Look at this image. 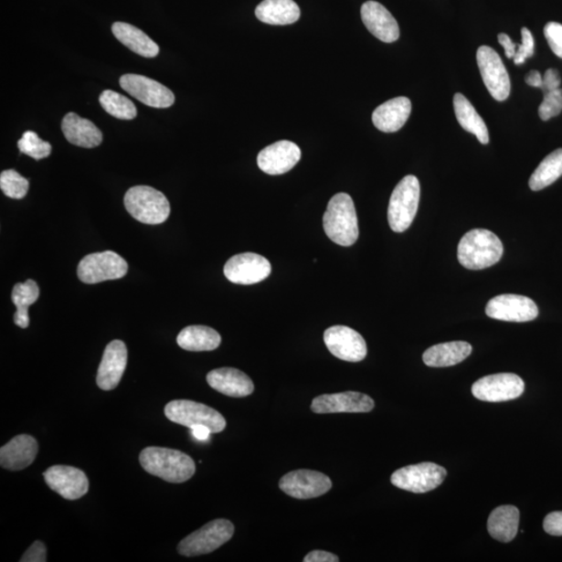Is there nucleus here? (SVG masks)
<instances>
[{"mask_svg": "<svg viewBox=\"0 0 562 562\" xmlns=\"http://www.w3.org/2000/svg\"><path fill=\"white\" fill-rule=\"evenodd\" d=\"M0 187L5 196L13 199H22L27 196L29 183L17 171L5 170L0 175Z\"/></svg>", "mask_w": 562, "mask_h": 562, "instance_id": "f704fd0d", "label": "nucleus"}, {"mask_svg": "<svg viewBox=\"0 0 562 562\" xmlns=\"http://www.w3.org/2000/svg\"><path fill=\"white\" fill-rule=\"evenodd\" d=\"M39 295V287L32 280H28L24 283L15 284L12 292V302L17 307V311L14 314L15 324L20 328L28 327V307L37 302Z\"/></svg>", "mask_w": 562, "mask_h": 562, "instance_id": "2f4dec72", "label": "nucleus"}, {"mask_svg": "<svg viewBox=\"0 0 562 562\" xmlns=\"http://www.w3.org/2000/svg\"><path fill=\"white\" fill-rule=\"evenodd\" d=\"M477 64L485 87L494 100L504 101L511 94V80L496 50L481 47L477 50Z\"/></svg>", "mask_w": 562, "mask_h": 562, "instance_id": "9b49d317", "label": "nucleus"}, {"mask_svg": "<svg viewBox=\"0 0 562 562\" xmlns=\"http://www.w3.org/2000/svg\"><path fill=\"white\" fill-rule=\"evenodd\" d=\"M535 54V39L528 28H522V43L516 44V51L514 57L515 65H522L527 58Z\"/></svg>", "mask_w": 562, "mask_h": 562, "instance_id": "4c0bfd02", "label": "nucleus"}, {"mask_svg": "<svg viewBox=\"0 0 562 562\" xmlns=\"http://www.w3.org/2000/svg\"><path fill=\"white\" fill-rule=\"evenodd\" d=\"M192 433L195 439L198 440H207L209 436H211V430L207 429V427L199 426L196 429H192Z\"/></svg>", "mask_w": 562, "mask_h": 562, "instance_id": "49530a36", "label": "nucleus"}, {"mask_svg": "<svg viewBox=\"0 0 562 562\" xmlns=\"http://www.w3.org/2000/svg\"><path fill=\"white\" fill-rule=\"evenodd\" d=\"M375 407L368 395L358 392H344L322 395L314 398L312 410L316 414H336V412H369Z\"/></svg>", "mask_w": 562, "mask_h": 562, "instance_id": "6ab92c4d", "label": "nucleus"}, {"mask_svg": "<svg viewBox=\"0 0 562 562\" xmlns=\"http://www.w3.org/2000/svg\"><path fill=\"white\" fill-rule=\"evenodd\" d=\"M544 34L554 54L562 58V25L549 22L544 28Z\"/></svg>", "mask_w": 562, "mask_h": 562, "instance_id": "58836bf2", "label": "nucleus"}, {"mask_svg": "<svg viewBox=\"0 0 562 562\" xmlns=\"http://www.w3.org/2000/svg\"><path fill=\"white\" fill-rule=\"evenodd\" d=\"M504 256V244L493 232L472 229L459 245L457 257L461 265L469 270H482L496 265Z\"/></svg>", "mask_w": 562, "mask_h": 562, "instance_id": "f03ea898", "label": "nucleus"}, {"mask_svg": "<svg viewBox=\"0 0 562 562\" xmlns=\"http://www.w3.org/2000/svg\"><path fill=\"white\" fill-rule=\"evenodd\" d=\"M257 17L271 26L293 25L300 18V9L294 0H264L256 10Z\"/></svg>", "mask_w": 562, "mask_h": 562, "instance_id": "bb28decb", "label": "nucleus"}, {"mask_svg": "<svg viewBox=\"0 0 562 562\" xmlns=\"http://www.w3.org/2000/svg\"><path fill=\"white\" fill-rule=\"evenodd\" d=\"M271 271V264L266 258L251 252L237 254L224 266L225 277L232 283L244 286L265 281Z\"/></svg>", "mask_w": 562, "mask_h": 562, "instance_id": "4468645a", "label": "nucleus"}, {"mask_svg": "<svg viewBox=\"0 0 562 562\" xmlns=\"http://www.w3.org/2000/svg\"><path fill=\"white\" fill-rule=\"evenodd\" d=\"M18 148L22 154L39 161L48 157L51 154V145L48 142L42 141L34 132L28 131L18 141Z\"/></svg>", "mask_w": 562, "mask_h": 562, "instance_id": "c9c22d12", "label": "nucleus"}, {"mask_svg": "<svg viewBox=\"0 0 562 562\" xmlns=\"http://www.w3.org/2000/svg\"><path fill=\"white\" fill-rule=\"evenodd\" d=\"M43 476L50 489L67 500H78L89 491L87 475L74 467L52 466Z\"/></svg>", "mask_w": 562, "mask_h": 562, "instance_id": "f3484780", "label": "nucleus"}, {"mask_svg": "<svg viewBox=\"0 0 562 562\" xmlns=\"http://www.w3.org/2000/svg\"><path fill=\"white\" fill-rule=\"evenodd\" d=\"M129 270L127 261L114 251L89 254L80 261L78 276L88 284L122 279Z\"/></svg>", "mask_w": 562, "mask_h": 562, "instance_id": "6e6552de", "label": "nucleus"}, {"mask_svg": "<svg viewBox=\"0 0 562 562\" xmlns=\"http://www.w3.org/2000/svg\"><path fill=\"white\" fill-rule=\"evenodd\" d=\"M453 106L457 122H460L462 129L475 134L482 144L489 143V130H487L483 119L478 114L473 104L466 99V96L456 93L454 95Z\"/></svg>", "mask_w": 562, "mask_h": 562, "instance_id": "c756f323", "label": "nucleus"}, {"mask_svg": "<svg viewBox=\"0 0 562 562\" xmlns=\"http://www.w3.org/2000/svg\"><path fill=\"white\" fill-rule=\"evenodd\" d=\"M21 562H47L48 552L47 546L40 542L36 541L20 559Z\"/></svg>", "mask_w": 562, "mask_h": 562, "instance_id": "ea45409f", "label": "nucleus"}, {"mask_svg": "<svg viewBox=\"0 0 562 562\" xmlns=\"http://www.w3.org/2000/svg\"><path fill=\"white\" fill-rule=\"evenodd\" d=\"M324 343L332 355L345 362H362L368 354L364 337L348 326L328 328L324 333Z\"/></svg>", "mask_w": 562, "mask_h": 562, "instance_id": "2eb2a0df", "label": "nucleus"}, {"mask_svg": "<svg viewBox=\"0 0 562 562\" xmlns=\"http://www.w3.org/2000/svg\"><path fill=\"white\" fill-rule=\"evenodd\" d=\"M446 476L445 468L437 463L422 462L396 471L391 477V482L398 489L423 493L436 490L443 483Z\"/></svg>", "mask_w": 562, "mask_h": 562, "instance_id": "1a4fd4ad", "label": "nucleus"}, {"mask_svg": "<svg viewBox=\"0 0 562 562\" xmlns=\"http://www.w3.org/2000/svg\"><path fill=\"white\" fill-rule=\"evenodd\" d=\"M120 86L134 99L148 107L167 109L175 101L174 92L159 81L143 75L125 74L120 79Z\"/></svg>", "mask_w": 562, "mask_h": 562, "instance_id": "f8f14e48", "label": "nucleus"}, {"mask_svg": "<svg viewBox=\"0 0 562 562\" xmlns=\"http://www.w3.org/2000/svg\"><path fill=\"white\" fill-rule=\"evenodd\" d=\"M361 14L366 27L380 41L393 43L399 39V26L386 6L376 2H366L362 5Z\"/></svg>", "mask_w": 562, "mask_h": 562, "instance_id": "412c9836", "label": "nucleus"}, {"mask_svg": "<svg viewBox=\"0 0 562 562\" xmlns=\"http://www.w3.org/2000/svg\"><path fill=\"white\" fill-rule=\"evenodd\" d=\"M411 112V102L408 97H397L374 111L373 123L384 133H395L407 123Z\"/></svg>", "mask_w": 562, "mask_h": 562, "instance_id": "b1692460", "label": "nucleus"}, {"mask_svg": "<svg viewBox=\"0 0 562 562\" xmlns=\"http://www.w3.org/2000/svg\"><path fill=\"white\" fill-rule=\"evenodd\" d=\"M207 384L223 395L242 398L254 391V385L249 375L234 368L216 369L207 374Z\"/></svg>", "mask_w": 562, "mask_h": 562, "instance_id": "5701e85b", "label": "nucleus"}, {"mask_svg": "<svg viewBox=\"0 0 562 562\" xmlns=\"http://www.w3.org/2000/svg\"><path fill=\"white\" fill-rule=\"evenodd\" d=\"M100 102L110 115L122 120H133L137 117V109L127 97L111 90H106L100 96Z\"/></svg>", "mask_w": 562, "mask_h": 562, "instance_id": "72a5a7b5", "label": "nucleus"}, {"mask_svg": "<svg viewBox=\"0 0 562 562\" xmlns=\"http://www.w3.org/2000/svg\"><path fill=\"white\" fill-rule=\"evenodd\" d=\"M126 211L141 223L157 225L168 219L171 207L163 193L152 186H133L124 196Z\"/></svg>", "mask_w": 562, "mask_h": 562, "instance_id": "20e7f679", "label": "nucleus"}, {"mask_svg": "<svg viewBox=\"0 0 562 562\" xmlns=\"http://www.w3.org/2000/svg\"><path fill=\"white\" fill-rule=\"evenodd\" d=\"M485 313L492 319L506 322H529L538 316L537 305L526 296L504 294L490 300Z\"/></svg>", "mask_w": 562, "mask_h": 562, "instance_id": "dca6fc26", "label": "nucleus"}, {"mask_svg": "<svg viewBox=\"0 0 562 562\" xmlns=\"http://www.w3.org/2000/svg\"><path fill=\"white\" fill-rule=\"evenodd\" d=\"M562 175V148L546 155L529 179L532 191H541Z\"/></svg>", "mask_w": 562, "mask_h": 562, "instance_id": "473e14b6", "label": "nucleus"}, {"mask_svg": "<svg viewBox=\"0 0 562 562\" xmlns=\"http://www.w3.org/2000/svg\"><path fill=\"white\" fill-rule=\"evenodd\" d=\"M544 529L546 534L562 536V512L551 513L546 516Z\"/></svg>", "mask_w": 562, "mask_h": 562, "instance_id": "a19ab883", "label": "nucleus"}, {"mask_svg": "<svg viewBox=\"0 0 562 562\" xmlns=\"http://www.w3.org/2000/svg\"><path fill=\"white\" fill-rule=\"evenodd\" d=\"M498 41L502 45V48L505 50V56L508 58H514L516 51V43L514 44L511 39V37L506 34H500L498 36Z\"/></svg>", "mask_w": 562, "mask_h": 562, "instance_id": "c03bdc74", "label": "nucleus"}, {"mask_svg": "<svg viewBox=\"0 0 562 562\" xmlns=\"http://www.w3.org/2000/svg\"><path fill=\"white\" fill-rule=\"evenodd\" d=\"M127 365V348L122 341L111 342L97 372V386L103 391H111L122 381Z\"/></svg>", "mask_w": 562, "mask_h": 562, "instance_id": "aec40b11", "label": "nucleus"}, {"mask_svg": "<svg viewBox=\"0 0 562 562\" xmlns=\"http://www.w3.org/2000/svg\"><path fill=\"white\" fill-rule=\"evenodd\" d=\"M525 389L523 379L513 373L489 375L475 382L472 394L485 402H504L519 398Z\"/></svg>", "mask_w": 562, "mask_h": 562, "instance_id": "9d476101", "label": "nucleus"}, {"mask_svg": "<svg viewBox=\"0 0 562 562\" xmlns=\"http://www.w3.org/2000/svg\"><path fill=\"white\" fill-rule=\"evenodd\" d=\"M235 534V526L228 520L218 519L205 525L179 543L177 551L186 557L205 556L227 544Z\"/></svg>", "mask_w": 562, "mask_h": 562, "instance_id": "423d86ee", "label": "nucleus"}, {"mask_svg": "<svg viewBox=\"0 0 562 562\" xmlns=\"http://www.w3.org/2000/svg\"><path fill=\"white\" fill-rule=\"evenodd\" d=\"M302 159V150L293 142H276L261 150L258 156L260 169L270 175H281L293 169Z\"/></svg>", "mask_w": 562, "mask_h": 562, "instance_id": "a211bd4d", "label": "nucleus"}, {"mask_svg": "<svg viewBox=\"0 0 562 562\" xmlns=\"http://www.w3.org/2000/svg\"><path fill=\"white\" fill-rule=\"evenodd\" d=\"M561 84L560 75L557 69H548L543 77L542 90L544 94L556 91Z\"/></svg>", "mask_w": 562, "mask_h": 562, "instance_id": "79ce46f5", "label": "nucleus"}, {"mask_svg": "<svg viewBox=\"0 0 562 562\" xmlns=\"http://www.w3.org/2000/svg\"><path fill=\"white\" fill-rule=\"evenodd\" d=\"M62 131L67 141L75 146L94 148L102 142V133L99 127L75 112H69L64 117Z\"/></svg>", "mask_w": 562, "mask_h": 562, "instance_id": "393cba45", "label": "nucleus"}, {"mask_svg": "<svg viewBox=\"0 0 562 562\" xmlns=\"http://www.w3.org/2000/svg\"><path fill=\"white\" fill-rule=\"evenodd\" d=\"M140 463L149 474L171 483L187 482L196 472L191 457L175 449L147 447L140 454Z\"/></svg>", "mask_w": 562, "mask_h": 562, "instance_id": "f257e3e1", "label": "nucleus"}, {"mask_svg": "<svg viewBox=\"0 0 562 562\" xmlns=\"http://www.w3.org/2000/svg\"><path fill=\"white\" fill-rule=\"evenodd\" d=\"M37 441L28 434L12 439L0 449V464L5 470L21 471L34 462L37 454Z\"/></svg>", "mask_w": 562, "mask_h": 562, "instance_id": "4be33fe9", "label": "nucleus"}, {"mask_svg": "<svg viewBox=\"0 0 562 562\" xmlns=\"http://www.w3.org/2000/svg\"><path fill=\"white\" fill-rule=\"evenodd\" d=\"M177 344L186 351H213L220 346L221 335L211 327L192 325L179 333Z\"/></svg>", "mask_w": 562, "mask_h": 562, "instance_id": "7c9ffc66", "label": "nucleus"}, {"mask_svg": "<svg viewBox=\"0 0 562 562\" xmlns=\"http://www.w3.org/2000/svg\"><path fill=\"white\" fill-rule=\"evenodd\" d=\"M520 522L519 509L512 505L500 506L494 509L487 521V530L490 535L501 543H509L518 534Z\"/></svg>", "mask_w": 562, "mask_h": 562, "instance_id": "cd10ccee", "label": "nucleus"}, {"mask_svg": "<svg viewBox=\"0 0 562 562\" xmlns=\"http://www.w3.org/2000/svg\"><path fill=\"white\" fill-rule=\"evenodd\" d=\"M471 354L472 346L469 343L448 342L427 349L423 355V362L432 368H445L463 362Z\"/></svg>", "mask_w": 562, "mask_h": 562, "instance_id": "a878e982", "label": "nucleus"}, {"mask_svg": "<svg viewBox=\"0 0 562 562\" xmlns=\"http://www.w3.org/2000/svg\"><path fill=\"white\" fill-rule=\"evenodd\" d=\"M164 415L176 424L196 429L207 427L212 433H219L227 427V421L219 411L191 400H175L164 408Z\"/></svg>", "mask_w": 562, "mask_h": 562, "instance_id": "0eeeda50", "label": "nucleus"}, {"mask_svg": "<svg viewBox=\"0 0 562 562\" xmlns=\"http://www.w3.org/2000/svg\"><path fill=\"white\" fill-rule=\"evenodd\" d=\"M323 228L327 237L337 245L350 247L357 241V215L350 195L339 193L328 202Z\"/></svg>", "mask_w": 562, "mask_h": 562, "instance_id": "7ed1b4c3", "label": "nucleus"}, {"mask_svg": "<svg viewBox=\"0 0 562 562\" xmlns=\"http://www.w3.org/2000/svg\"><path fill=\"white\" fill-rule=\"evenodd\" d=\"M281 490L289 496L300 499H313L331 491V478L317 471L297 470L284 475L280 482Z\"/></svg>", "mask_w": 562, "mask_h": 562, "instance_id": "ddd939ff", "label": "nucleus"}, {"mask_svg": "<svg viewBox=\"0 0 562 562\" xmlns=\"http://www.w3.org/2000/svg\"><path fill=\"white\" fill-rule=\"evenodd\" d=\"M562 111V89L545 94L544 101L538 108V115L544 122L557 117Z\"/></svg>", "mask_w": 562, "mask_h": 562, "instance_id": "e433bc0d", "label": "nucleus"}, {"mask_svg": "<svg viewBox=\"0 0 562 562\" xmlns=\"http://www.w3.org/2000/svg\"><path fill=\"white\" fill-rule=\"evenodd\" d=\"M419 194V179L408 175L396 186L387 208L389 228L395 232H403L409 228L418 212Z\"/></svg>", "mask_w": 562, "mask_h": 562, "instance_id": "39448f33", "label": "nucleus"}, {"mask_svg": "<svg viewBox=\"0 0 562 562\" xmlns=\"http://www.w3.org/2000/svg\"><path fill=\"white\" fill-rule=\"evenodd\" d=\"M111 32L127 48L144 58H154L159 55L160 48L150 37L136 27L124 22L112 25Z\"/></svg>", "mask_w": 562, "mask_h": 562, "instance_id": "c85d7f7f", "label": "nucleus"}, {"mask_svg": "<svg viewBox=\"0 0 562 562\" xmlns=\"http://www.w3.org/2000/svg\"><path fill=\"white\" fill-rule=\"evenodd\" d=\"M304 562H337L340 561V558L334 556V554L326 551H312L307 554Z\"/></svg>", "mask_w": 562, "mask_h": 562, "instance_id": "37998d69", "label": "nucleus"}, {"mask_svg": "<svg viewBox=\"0 0 562 562\" xmlns=\"http://www.w3.org/2000/svg\"><path fill=\"white\" fill-rule=\"evenodd\" d=\"M526 84L530 87L539 88L541 89L543 86V77L542 74L537 70H532L526 75Z\"/></svg>", "mask_w": 562, "mask_h": 562, "instance_id": "a18cd8bd", "label": "nucleus"}]
</instances>
